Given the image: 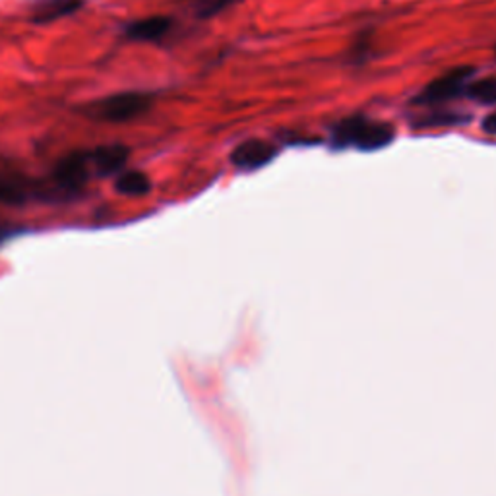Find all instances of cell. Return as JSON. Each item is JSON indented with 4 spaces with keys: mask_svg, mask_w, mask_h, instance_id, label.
I'll list each match as a JSON object with an SVG mask.
<instances>
[{
    "mask_svg": "<svg viewBox=\"0 0 496 496\" xmlns=\"http://www.w3.org/2000/svg\"><path fill=\"white\" fill-rule=\"evenodd\" d=\"M277 148L266 140L251 138L231 151V163L243 170H254L275 160Z\"/></svg>",
    "mask_w": 496,
    "mask_h": 496,
    "instance_id": "cell-4",
    "label": "cell"
},
{
    "mask_svg": "<svg viewBox=\"0 0 496 496\" xmlns=\"http://www.w3.org/2000/svg\"><path fill=\"white\" fill-rule=\"evenodd\" d=\"M396 138V129L390 122L353 115L339 120L334 127L332 142L336 148H355L361 151H375L390 146Z\"/></svg>",
    "mask_w": 496,
    "mask_h": 496,
    "instance_id": "cell-1",
    "label": "cell"
},
{
    "mask_svg": "<svg viewBox=\"0 0 496 496\" xmlns=\"http://www.w3.org/2000/svg\"><path fill=\"white\" fill-rule=\"evenodd\" d=\"M480 129H483V132L491 134V136H496V111L489 113L485 119H483V124H480Z\"/></svg>",
    "mask_w": 496,
    "mask_h": 496,
    "instance_id": "cell-12",
    "label": "cell"
},
{
    "mask_svg": "<svg viewBox=\"0 0 496 496\" xmlns=\"http://www.w3.org/2000/svg\"><path fill=\"white\" fill-rule=\"evenodd\" d=\"M468 98L480 103V105H496V76L479 78V80L470 82Z\"/></svg>",
    "mask_w": 496,
    "mask_h": 496,
    "instance_id": "cell-10",
    "label": "cell"
},
{
    "mask_svg": "<svg viewBox=\"0 0 496 496\" xmlns=\"http://www.w3.org/2000/svg\"><path fill=\"white\" fill-rule=\"evenodd\" d=\"M84 0H34V20L37 24H49L76 12Z\"/></svg>",
    "mask_w": 496,
    "mask_h": 496,
    "instance_id": "cell-8",
    "label": "cell"
},
{
    "mask_svg": "<svg viewBox=\"0 0 496 496\" xmlns=\"http://www.w3.org/2000/svg\"><path fill=\"white\" fill-rule=\"evenodd\" d=\"M129 155H130V150L122 144L99 146L93 151H89V163H91L93 173L99 177H108L124 169V165H127L129 161Z\"/></svg>",
    "mask_w": 496,
    "mask_h": 496,
    "instance_id": "cell-6",
    "label": "cell"
},
{
    "mask_svg": "<svg viewBox=\"0 0 496 496\" xmlns=\"http://www.w3.org/2000/svg\"><path fill=\"white\" fill-rule=\"evenodd\" d=\"M473 74H475L473 67H458L454 70H450L439 76L437 80H432L421 93H418L415 98V103L434 107L458 99L460 96H463L465 89H468Z\"/></svg>",
    "mask_w": 496,
    "mask_h": 496,
    "instance_id": "cell-3",
    "label": "cell"
},
{
    "mask_svg": "<svg viewBox=\"0 0 496 496\" xmlns=\"http://www.w3.org/2000/svg\"><path fill=\"white\" fill-rule=\"evenodd\" d=\"M153 98L144 91H122L88 105L86 115L103 122H129L150 111Z\"/></svg>",
    "mask_w": 496,
    "mask_h": 496,
    "instance_id": "cell-2",
    "label": "cell"
},
{
    "mask_svg": "<svg viewBox=\"0 0 496 496\" xmlns=\"http://www.w3.org/2000/svg\"><path fill=\"white\" fill-rule=\"evenodd\" d=\"M170 29V20L165 18V16H151V18L144 20H136L130 26L124 29V36L132 41H142V43H151V41H160L163 39Z\"/></svg>",
    "mask_w": 496,
    "mask_h": 496,
    "instance_id": "cell-7",
    "label": "cell"
},
{
    "mask_svg": "<svg viewBox=\"0 0 496 496\" xmlns=\"http://www.w3.org/2000/svg\"><path fill=\"white\" fill-rule=\"evenodd\" d=\"M494 57H496V49H494Z\"/></svg>",
    "mask_w": 496,
    "mask_h": 496,
    "instance_id": "cell-13",
    "label": "cell"
},
{
    "mask_svg": "<svg viewBox=\"0 0 496 496\" xmlns=\"http://www.w3.org/2000/svg\"><path fill=\"white\" fill-rule=\"evenodd\" d=\"M115 189L124 196H146L151 191V181L142 170H122L117 177Z\"/></svg>",
    "mask_w": 496,
    "mask_h": 496,
    "instance_id": "cell-9",
    "label": "cell"
},
{
    "mask_svg": "<svg viewBox=\"0 0 496 496\" xmlns=\"http://www.w3.org/2000/svg\"><path fill=\"white\" fill-rule=\"evenodd\" d=\"M232 3H235V0H191V8L196 18L208 20L227 10Z\"/></svg>",
    "mask_w": 496,
    "mask_h": 496,
    "instance_id": "cell-11",
    "label": "cell"
},
{
    "mask_svg": "<svg viewBox=\"0 0 496 496\" xmlns=\"http://www.w3.org/2000/svg\"><path fill=\"white\" fill-rule=\"evenodd\" d=\"M89 170H91L89 153L76 151L58 161V165L55 167V181L58 182V186H62V189L78 191L89 179Z\"/></svg>",
    "mask_w": 496,
    "mask_h": 496,
    "instance_id": "cell-5",
    "label": "cell"
}]
</instances>
